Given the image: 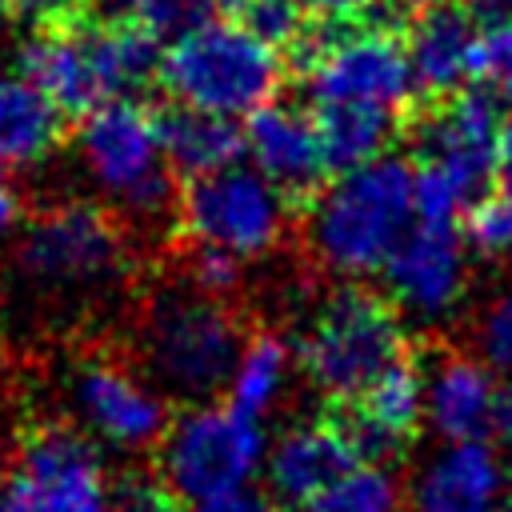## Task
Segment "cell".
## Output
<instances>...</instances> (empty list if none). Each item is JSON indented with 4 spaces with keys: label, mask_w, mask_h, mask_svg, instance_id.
I'll return each instance as SVG.
<instances>
[{
    "label": "cell",
    "mask_w": 512,
    "mask_h": 512,
    "mask_svg": "<svg viewBox=\"0 0 512 512\" xmlns=\"http://www.w3.org/2000/svg\"><path fill=\"white\" fill-rule=\"evenodd\" d=\"M408 60L420 92L452 96L480 72V24L468 8H420L408 32Z\"/></svg>",
    "instance_id": "19"
},
{
    "label": "cell",
    "mask_w": 512,
    "mask_h": 512,
    "mask_svg": "<svg viewBox=\"0 0 512 512\" xmlns=\"http://www.w3.org/2000/svg\"><path fill=\"white\" fill-rule=\"evenodd\" d=\"M416 220V168L400 156H380L344 168L312 196L304 236L324 272L368 280L388 268Z\"/></svg>",
    "instance_id": "1"
},
{
    "label": "cell",
    "mask_w": 512,
    "mask_h": 512,
    "mask_svg": "<svg viewBox=\"0 0 512 512\" xmlns=\"http://www.w3.org/2000/svg\"><path fill=\"white\" fill-rule=\"evenodd\" d=\"M508 468L492 440H440L408 480V512H496Z\"/></svg>",
    "instance_id": "15"
},
{
    "label": "cell",
    "mask_w": 512,
    "mask_h": 512,
    "mask_svg": "<svg viewBox=\"0 0 512 512\" xmlns=\"http://www.w3.org/2000/svg\"><path fill=\"white\" fill-rule=\"evenodd\" d=\"M108 4L120 20L140 24L152 36H176L180 28H188L192 20L204 16L208 0H108Z\"/></svg>",
    "instance_id": "27"
},
{
    "label": "cell",
    "mask_w": 512,
    "mask_h": 512,
    "mask_svg": "<svg viewBox=\"0 0 512 512\" xmlns=\"http://www.w3.org/2000/svg\"><path fill=\"white\" fill-rule=\"evenodd\" d=\"M4 512H116L100 444L80 428H36L4 476Z\"/></svg>",
    "instance_id": "11"
},
{
    "label": "cell",
    "mask_w": 512,
    "mask_h": 512,
    "mask_svg": "<svg viewBox=\"0 0 512 512\" xmlns=\"http://www.w3.org/2000/svg\"><path fill=\"white\" fill-rule=\"evenodd\" d=\"M268 436L256 416L232 400H196L164 432L156 448V476L184 500H208L236 488H252L264 476Z\"/></svg>",
    "instance_id": "9"
},
{
    "label": "cell",
    "mask_w": 512,
    "mask_h": 512,
    "mask_svg": "<svg viewBox=\"0 0 512 512\" xmlns=\"http://www.w3.org/2000/svg\"><path fill=\"white\" fill-rule=\"evenodd\" d=\"M16 224H20V188L12 184L8 168L0 164V240L8 232H16Z\"/></svg>",
    "instance_id": "34"
},
{
    "label": "cell",
    "mask_w": 512,
    "mask_h": 512,
    "mask_svg": "<svg viewBox=\"0 0 512 512\" xmlns=\"http://www.w3.org/2000/svg\"><path fill=\"white\" fill-rule=\"evenodd\" d=\"M12 8H20V0H0V16H4V12H12Z\"/></svg>",
    "instance_id": "40"
},
{
    "label": "cell",
    "mask_w": 512,
    "mask_h": 512,
    "mask_svg": "<svg viewBox=\"0 0 512 512\" xmlns=\"http://www.w3.org/2000/svg\"><path fill=\"white\" fill-rule=\"evenodd\" d=\"M296 368H300V356L284 336L252 332V336H244V344L236 352V364L228 376V400L236 408H244L248 416L264 420L292 392Z\"/></svg>",
    "instance_id": "22"
},
{
    "label": "cell",
    "mask_w": 512,
    "mask_h": 512,
    "mask_svg": "<svg viewBox=\"0 0 512 512\" xmlns=\"http://www.w3.org/2000/svg\"><path fill=\"white\" fill-rule=\"evenodd\" d=\"M88 0H20V12H28L40 24H60V20H76V12Z\"/></svg>",
    "instance_id": "33"
},
{
    "label": "cell",
    "mask_w": 512,
    "mask_h": 512,
    "mask_svg": "<svg viewBox=\"0 0 512 512\" xmlns=\"http://www.w3.org/2000/svg\"><path fill=\"white\" fill-rule=\"evenodd\" d=\"M496 176H500L504 192L512 196V120L500 128V160H496Z\"/></svg>",
    "instance_id": "37"
},
{
    "label": "cell",
    "mask_w": 512,
    "mask_h": 512,
    "mask_svg": "<svg viewBox=\"0 0 512 512\" xmlns=\"http://www.w3.org/2000/svg\"><path fill=\"white\" fill-rule=\"evenodd\" d=\"M424 404H428V372H420L404 356L352 400L348 428L356 432L364 456H388L424 428Z\"/></svg>",
    "instance_id": "20"
},
{
    "label": "cell",
    "mask_w": 512,
    "mask_h": 512,
    "mask_svg": "<svg viewBox=\"0 0 512 512\" xmlns=\"http://www.w3.org/2000/svg\"><path fill=\"white\" fill-rule=\"evenodd\" d=\"M176 220L188 244L220 248L236 260L268 256L292 220V196L276 188L252 164H228L220 172L188 180L176 200Z\"/></svg>",
    "instance_id": "10"
},
{
    "label": "cell",
    "mask_w": 512,
    "mask_h": 512,
    "mask_svg": "<svg viewBox=\"0 0 512 512\" xmlns=\"http://www.w3.org/2000/svg\"><path fill=\"white\" fill-rule=\"evenodd\" d=\"M356 460H364V448L348 420H296L268 440L264 480L280 504L308 508Z\"/></svg>",
    "instance_id": "16"
},
{
    "label": "cell",
    "mask_w": 512,
    "mask_h": 512,
    "mask_svg": "<svg viewBox=\"0 0 512 512\" xmlns=\"http://www.w3.org/2000/svg\"><path fill=\"white\" fill-rule=\"evenodd\" d=\"M244 332L220 296L192 284L160 288L136 324L140 368L176 400L196 404L228 388Z\"/></svg>",
    "instance_id": "4"
},
{
    "label": "cell",
    "mask_w": 512,
    "mask_h": 512,
    "mask_svg": "<svg viewBox=\"0 0 512 512\" xmlns=\"http://www.w3.org/2000/svg\"><path fill=\"white\" fill-rule=\"evenodd\" d=\"M464 8L472 12L476 24H496L512 16V0H464Z\"/></svg>",
    "instance_id": "36"
},
{
    "label": "cell",
    "mask_w": 512,
    "mask_h": 512,
    "mask_svg": "<svg viewBox=\"0 0 512 512\" xmlns=\"http://www.w3.org/2000/svg\"><path fill=\"white\" fill-rule=\"evenodd\" d=\"M500 372L480 356H444L428 368L424 424L440 440H492Z\"/></svg>",
    "instance_id": "18"
},
{
    "label": "cell",
    "mask_w": 512,
    "mask_h": 512,
    "mask_svg": "<svg viewBox=\"0 0 512 512\" xmlns=\"http://www.w3.org/2000/svg\"><path fill=\"white\" fill-rule=\"evenodd\" d=\"M64 136V108L28 76L0 72V164L36 168Z\"/></svg>",
    "instance_id": "21"
},
{
    "label": "cell",
    "mask_w": 512,
    "mask_h": 512,
    "mask_svg": "<svg viewBox=\"0 0 512 512\" xmlns=\"http://www.w3.org/2000/svg\"><path fill=\"white\" fill-rule=\"evenodd\" d=\"M496 512H512V488H508V496H504V504H500Z\"/></svg>",
    "instance_id": "41"
},
{
    "label": "cell",
    "mask_w": 512,
    "mask_h": 512,
    "mask_svg": "<svg viewBox=\"0 0 512 512\" xmlns=\"http://www.w3.org/2000/svg\"><path fill=\"white\" fill-rule=\"evenodd\" d=\"M296 356L320 396L352 404L380 372L404 360V316L360 284L336 288L308 312Z\"/></svg>",
    "instance_id": "5"
},
{
    "label": "cell",
    "mask_w": 512,
    "mask_h": 512,
    "mask_svg": "<svg viewBox=\"0 0 512 512\" xmlns=\"http://www.w3.org/2000/svg\"><path fill=\"white\" fill-rule=\"evenodd\" d=\"M476 80L492 84L512 104V16L480 24V72Z\"/></svg>",
    "instance_id": "28"
},
{
    "label": "cell",
    "mask_w": 512,
    "mask_h": 512,
    "mask_svg": "<svg viewBox=\"0 0 512 512\" xmlns=\"http://www.w3.org/2000/svg\"><path fill=\"white\" fill-rule=\"evenodd\" d=\"M476 356L512 380V288L496 292L476 320Z\"/></svg>",
    "instance_id": "26"
},
{
    "label": "cell",
    "mask_w": 512,
    "mask_h": 512,
    "mask_svg": "<svg viewBox=\"0 0 512 512\" xmlns=\"http://www.w3.org/2000/svg\"><path fill=\"white\" fill-rule=\"evenodd\" d=\"M304 88L312 112H368L400 120L416 96L408 44L392 28L368 20L328 24L304 40Z\"/></svg>",
    "instance_id": "7"
},
{
    "label": "cell",
    "mask_w": 512,
    "mask_h": 512,
    "mask_svg": "<svg viewBox=\"0 0 512 512\" xmlns=\"http://www.w3.org/2000/svg\"><path fill=\"white\" fill-rule=\"evenodd\" d=\"M156 36L128 20H60L20 44L28 72L64 112H88L108 100H132L160 76Z\"/></svg>",
    "instance_id": "2"
},
{
    "label": "cell",
    "mask_w": 512,
    "mask_h": 512,
    "mask_svg": "<svg viewBox=\"0 0 512 512\" xmlns=\"http://www.w3.org/2000/svg\"><path fill=\"white\" fill-rule=\"evenodd\" d=\"M188 248H192L188 252V284L192 288H200L208 296H220V300L240 288L244 260H236V256H228L220 248H200V244H188Z\"/></svg>",
    "instance_id": "29"
},
{
    "label": "cell",
    "mask_w": 512,
    "mask_h": 512,
    "mask_svg": "<svg viewBox=\"0 0 512 512\" xmlns=\"http://www.w3.org/2000/svg\"><path fill=\"white\" fill-rule=\"evenodd\" d=\"M160 128H164L168 164L176 172H184L188 180L220 172L228 164H240V156H244V132L228 116H212V112L176 104L168 116H160Z\"/></svg>",
    "instance_id": "23"
},
{
    "label": "cell",
    "mask_w": 512,
    "mask_h": 512,
    "mask_svg": "<svg viewBox=\"0 0 512 512\" xmlns=\"http://www.w3.org/2000/svg\"><path fill=\"white\" fill-rule=\"evenodd\" d=\"M184 512H280V500L272 492H256V488H236L224 496H208L188 504Z\"/></svg>",
    "instance_id": "31"
},
{
    "label": "cell",
    "mask_w": 512,
    "mask_h": 512,
    "mask_svg": "<svg viewBox=\"0 0 512 512\" xmlns=\"http://www.w3.org/2000/svg\"><path fill=\"white\" fill-rule=\"evenodd\" d=\"M324 24H352V20H364L380 0H304Z\"/></svg>",
    "instance_id": "32"
},
{
    "label": "cell",
    "mask_w": 512,
    "mask_h": 512,
    "mask_svg": "<svg viewBox=\"0 0 512 512\" xmlns=\"http://www.w3.org/2000/svg\"><path fill=\"white\" fill-rule=\"evenodd\" d=\"M492 440L512 448V380L500 384V400H496V424H492Z\"/></svg>",
    "instance_id": "35"
},
{
    "label": "cell",
    "mask_w": 512,
    "mask_h": 512,
    "mask_svg": "<svg viewBox=\"0 0 512 512\" xmlns=\"http://www.w3.org/2000/svg\"><path fill=\"white\" fill-rule=\"evenodd\" d=\"M72 148L84 180L132 220H160L180 200L172 188L160 116L136 100H108L88 108Z\"/></svg>",
    "instance_id": "6"
},
{
    "label": "cell",
    "mask_w": 512,
    "mask_h": 512,
    "mask_svg": "<svg viewBox=\"0 0 512 512\" xmlns=\"http://www.w3.org/2000/svg\"><path fill=\"white\" fill-rule=\"evenodd\" d=\"M380 276L388 300L400 308L404 320L416 324L448 320L468 288V244L460 224L416 220Z\"/></svg>",
    "instance_id": "13"
},
{
    "label": "cell",
    "mask_w": 512,
    "mask_h": 512,
    "mask_svg": "<svg viewBox=\"0 0 512 512\" xmlns=\"http://www.w3.org/2000/svg\"><path fill=\"white\" fill-rule=\"evenodd\" d=\"M0 512H4V484H0Z\"/></svg>",
    "instance_id": "42"
},
{
    "label": "cell",
    "mask_w": 512,
    "mask_h": 512,
    "mask_svg": "<svg viewBox=\"0 0 512 512\" xmlns=\"http://www.w3.org/2000/svg\"><path fill=\"white\" fill-rule=\"evenodd\" d=\"M244 156L288 196L320 192L324 176L332 172L312 108L276 104V100L244 120Z\"/></svg>",
    "instance_id": "17"
},
{
    "label": "cell",
    "mask_w": 512,
    "mask_h": 512,
    "mask_svg": "<svg viewBox=\"0 0 512 512\" xmlns=\"http://www.w3.org/2000/svg\"><path fill=\"white\" fill-rule=\"evenodd\" d=\"M404 4H412L420 12V8H432V4H444V0H404Z\"/></svg>",
    "instance_id": "39"
},
{
    "label": "cell",
    "mask_w": 512,
    "mask_h": 512,
    "mask_svg": "<svg viewBox=\"0 0 512 512\" xmlns=\"http://www.w3.org/2000/svg\"><path fill=\"white\" fill-rule=\"evenodd\" d=\"M464 244L484 260H512V196H476L460 220Z\"/></svg>",
    "instance_id": "25"
},
{
    "label": "cell",
    "mask_w": 512,
    "mask_h": 512,
    "mask_svg": "<svg viewBox=\"0 0 512 512\" xmlns=\"http://www.w3.org/2000/svg\"><path fill=\"white\" fill-rule=\"evenodd\" d=\"M116 512H180V496L156 480H128L116 488Z\"/></svg>",
    "instance_id": "30"
},
{
    "label": "cell",
    "mask_w": 512,
    "mask_h": 512,
    "mask_svg": "<svg viewBox=\"0 0 512 512\" xmlns=\"http://www.w3.org/2000/svg\"><path fill=\"white\" fill-rule=\"evenodd\" d=\"M12 264L36 296L92 300L128 272V240L104 208L68 200L24 224Z\"/></svg>",
    "instance_id": "8"
},
{
    "label": "cell",
    "mask_w": 512,
    "mask_h": 512,
    "mask_svg": "<svg viewBox=\"0 0 512 512\" xmlns=\"http://www.w3.org/2000/svg\"><path fill=\"white\" fill-rule=\"evenodd\" d=\"M500 120L488 96L480 92H452L420 120L416 136V168L440 172L456 180L464 192L480 196L484 184L496 176L500 160Z\"/></svg>",
    "instance_id": "14"
},
{
    "label": "cell",
    "mask_w": 512,
    "mask_h": 512,
    "mask_svg": "<svg viewBox=\"0 0 512 512\" xmlns=\"http://www.w3.org/2000/svg\"><path fill=\"white\" fill-rule=\"evenodd\" d=\"M284 80L280 44L244 16H200L160 56V84L184 108L248 120L276 100Z\"/></svg>",
    "instance_id": "3"
},
{
    "label": "cell",
    "mask_w": 512,
    "mask_h": 512,
    "mask_svg": "<svg viewBox=\"0 0 512 512\" xmlns=\"http://www.w3.org/2000/svg\"><path fill=\"white\" fill-rule=\"evenodd\" d=\"M68 412L76 428L96 440L108 452H148L160 448L172 416H168V392L132 364L88 356L68 376Z\"/></svg>",
    "instance_id": "12"
},
{
    "label": "cell",
    "mask_w": 512,
    "mask_h": 512,
    "mask_svg": "<svg viewBox=\"0 0 512 512\" xmlns=\"http://www.w3.org/2000/svg\"><path fill=\"white\" fill-rule=\"evenodd\" d=\"M408 504L404 484L380 456L356 460L348 472H340L304 512H400Z\"/></svg>",
    "instance_id": "24"
},
{
    "label": "cell",
    "mask_w": 512,
    "mask_h": 512,
    "mask_svg": "<svg viewBox=\"0 0 512 512\" xmlns=\"http://www.w3.org/2000/svg\"><path fill=\"white\" fill-rule=\"evenodd\" d=\"M208 4H220V8H232V12H252L264 0H208Z\"/></svg>",
    "instance_id": "38"
}]
</instances>
